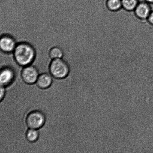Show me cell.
I'll use <instances>...</instances> for the list:
<instances>
[{"instance_id":"obj_9","label":"cell","mask_w":153,"mask_h":153,"mask_svg":"<svg viewBox=\"0 0 153 153\" xmlns=\"http://www.w3.org/2000/svg\"><path fill=\"white\" fill-rule=\"evenodd\" d=\"M49 57L52 59H61L64 56V52L62 48L58 46L52 48L49 52Z\"/></svg>"},{"instance_id":"obj_4","label":"cell","mask_w":153,"mask_h":153,"mask_svg":"<svg viewBox=\"0 0 153 153\" xmlns=\"http://www.w3.org/2000/svg\"><path fill=\"white\" fill-rule=\"evenodd\" d=\"M21 76L25 83L32 85L36 82L39 76L38 71L35 67L27 65L22 70Z\"/></svg>"},{"instance_id":"obj_5","label":"cell","mask_w":153,"mask_h":153,"mask_svg":"<svg viewBox=\"0 0 153 153\" xmlns=\"http://www.w3.org/2000/svg\"><path fill=\"white\" fill-rule=\"evenodd\" d=\"M16 45V40L11 36L4 35L1 37L0 48L3 52L10 53L13 52Z\"/></svg>"},{"instance_id":"obj_14","label":"cell","mask_w":153,"mask_h":153,"mask_svg":"<svg viewBox=\"0 0 153 153\" xmlns=\"http://www.w3.org/2000/svg\"><path fill=\"white\" fill-rule=\"evenodd\" d=\"M148 19L150 25H153V11L151 12L150 13L148 16Z\"/></svg>"},{"instance_id":"obj_11","label":"cell","mask_w":153,"mask_h":153,"mask_svg":"<svg viewBox=\"0 0 153 153\" xmlns=\"http://www.w3.org/2000/svg\"><path fill=\"white\" fill-rule=\"evenodd\" d=\"M121 1L122 7L128 11L135 10L138 4L137 0H121Z\"/></svg>"},{"instance_id":"obj_12","label":"cell","mask_w":153,"mask_h":153,"mask_svg":"<svg viewBox=\"0 0 153 153\" xmlns=\"http://www.w3.org/2000/svg\"><path fill=\"white\" fill-rule=\"evenodd\" d=\"M27 140L30 142H34L38 139L39 133L36 129L30 128L27 131L26 135Z\"/></svg>"},{"instance_id":"obj_2","label":"cell","mask_w":153,"mask_h":153,"mask_svg":"<svg viewBox=\"0 0 153 153\" xmlns=\"http://www.w3.org/2000/svg\"><path fill=\"white\" fill-rule=\"evenodd\" d=\"M49 72L51 76L56 79H64L68 75L70 68L66 61L61 59H53L49 67Z\"/></svg>"},{"instance_id":"obj_3","label":"cell","mask_w":153,"mask_h":153,"mask_svg":"<svg viewBox=\"0 0 153 153\" xmlns=\"http://www.w3.org/2000/svg\"><path fill=\"white\" fill-rule=\"evenodd\" d=\"M45 120L43 112L39 111H33L27 117V125L29 128L39 129L44 125Z\"/></svg>"},{"instance_id":"obj_7","label":"cell","mask_w":153,"mask_h":153,"mask_svg":"<svg viewBox=\"0 0 153 153\" xmlns=\"http://www.w3.org/2000/svg\"><path fill=\"white\" fill-rule=\"evenodd\" d=\"M134 10L136 16L140 19H148L151 13V7L149 4L145 2L138 4Z\"/></svg>"},{"instance_id":"obj_13","label":"cell","mask_w":153,"mask_h":153,"mask_svg":"<svg viewBox=\"0 0 153 153\" xmlns=\"http://www.w3.org/2000/svg\"><path fill=\"white\" fill-rule=\"evenodd\" d=\"M5 90L4 89V87L1 85V96H0V100L1 101L4 99L5 95Z\"/></svg>"},{"instance_id":"obj_8","label":"cell","mask_w":153,"mask_h":153,"mask_svg":"<svg viewBox=\"0 0 153 153\" xmlns=\"http://www.w3.org/2000/svg\"><path fill=\"white\" fill-rule=\"evenodd\" d=\"M52 82V78L50 75L47 73H43L39 75L36 83L39 88L45 89L51 86Z\"/></svg>"},{"instance_id":"obj_1","label":"cell","mask_w":153,"mask_h":153,"mask_svg":"<svg viewBox=\"0 0 153 153\" xmlns=\"http://www.w3.org/2000/svg\"><path fill=\"white\" fill-rule=\"evenodd\" d=\"M13 52L15 61L22 66L30 65L36 56L35 49L31 45L27 42L19 43Z\"/></svg>"},{"instance_id":"obj_6","label":"cell","mask_w":153,"mask_h":153,"mask_svg":"<svg viewBox=\"0 0 153 153\" xmlns=\"http://www.w3.org/2000/svg\"><path fill=\"white\" fill-rule=\"evenodd\" d=\"M15 74L14 71L10 67H4L1 69L0 74L1 85L4 87L8 86L14 80Z\"/></svg>"},{"instance_id":"obj_10","label":"cell","mask_w":153,"mask_h":153,"mask_svg":"<svg viewBox=\"0 0 153 153\" xmlns=\"http://www.w3.org/2000/svg\"><path fill=\"white\" fill-rule=\"evenodd\" d=\"M106 6L111 11H116L122 7L121 0H107Z\"/></svg>"},{"instance_id":"obj_15","label":"cell","mask_w":153,"mask_h":153,"mask_svg":"<svg viewBox=\"0 0 153 153\" xmlns=\"http://www.w3.org/2000/svg\"><path fill=\"white\" fill-rule=\"evenodd\" d=\"M147 2L151 3V4H153V0H145Z\"/></svg>"}]
</instances>
